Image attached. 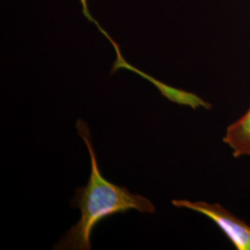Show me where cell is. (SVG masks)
I'll return each mask as SVG.
<instances>
[{"instance_id": "cell-1", "label": "cell", "mask_w": 250, "mask_h": 250, "mask_svg": "<svg viewBox=\"0 0 250 250\" xmlns=\"http://www.w3.org/2000/svg\"><path fill=\"white\" fill-rule=\"evenodd\" d=\"M76 128L89 151L91 173L86 187L77 188L71 201L72 208L80 209L81 219L63 235L54 250H90L92 232L104 219L131 209L151 214L156 210L146 197L132 194L125 187H119L103 177L99 170L88 125L79 119Z\"/></svg>"}, {"instance_id": "cell-2", "label": "cell", "mask_w": 250, "mask_h": 250, "mask_svg": "<svg viewBox=\"0 0 250 250\" xmlns=\"http://www.w3.org/2000/svg\"><path fill=\"white\" fill-rule=\"evenodd\" d=\"M172 205L196 211L210 219L237 250H250V226L220 204L173 199Z\"/></svg>"}, {"instance_id": "cell-3", "label": "cell", "mask_w": 250, "mask_h": 250, "mask_svg": "<svg viewBox=\"0 0 250 250\" xmlns=\"http://www.w3.org/2000/svg\"><path fill=\"white\" fill-rule=\"evenodd\" d=\"M107 38L112 43V45H114V48L116 49L117 52L116 62L113 64V68H112L111 72H114L117 70H119V69H126V70L133 71V72L138 73L143 78H146V79L150 81L152 83H154L160 89L162 96L166 97L167 99L170 100V101H172V102H175L177 104L186 105V106H190V107L194 108V109H196V108L199 107H205V108H208V109L211 107L210 104L207 103L204 100H202L200 98H198L195 94L188 93V92L183 91V90L172 88V87L168 86V85L162 83L161 82L152 78L151 76H149V75L144 73L141 71L135 69L133 66H131L129 63L125 62V59L123 58V56L120 53V49H119V46L117 45L116 43H114L109 36H107Z\"/></svg>"}, {"instance_id": "cell-4", "label": "cell", "mask_w": 250, "mask_h": 250, "mask_svg": "<svg viewBox=\"0 0 250 250\" xmlns=\"http://www.w3.org/2000/svg\"><path fill=\"white\" fill-rule=\"evenodd\" d=\"M224 142L235 158L250 156V107L244 116L227 128Z\"/></svg>"}]
</instances>
